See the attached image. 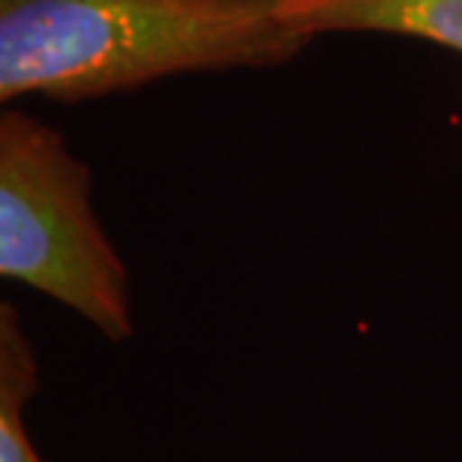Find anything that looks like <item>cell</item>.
<instances>
[{
    "mask_svg": "<svg viewBox=\"0 0 462 462\" xmlns=\"http://www.w3.org/2000/svg\"><path fill=\"white\" fill-rule=\"evenodd\" d=\"M316 40L276 0H0V99H97L183 72L267 69Z\"/></svg>",
    "mask_w": 462,
    "mask_h": 462,
    "instance_id": "1",
    "label": "cell"
},
{
    "mask_svg": "<svg viewBox=\"0 0 462 462\" xmlns=\"http://www.w3.org/2000/svg\"><path fill=\"white\" fill-rule=\"evenodd\" d=\"M0 276L63 303L112 343L135 330L129 273L94 214L90 169L24 112L0 117Z\"/></svg>",
    "mask_w": 462,
    "mask_h": 462,
    "instance_id": "2",
    "label": "cell"
},
{
    "mask_svg": "<svg viewBox=\"0 0 462 462\" xmlns=\"http://www.w3.org/2000/svg\"><path fill=\"white\" fill-rule=\"evenodd\" d=\"M285 22L321 33H396L462 51V0H276Z\"/></svg>",
    "mask_w": 462,
    "mask_h": 462,
    "instance_id": "3",
    "label": "cell"
},
{
    "mask_svg": "<svg viewBox=\"0 0 462 462\" xmlns=\"http://www.w3.org/2000/svg\"><path fill=\"white\" fill-rule=\"evenodd\" d=\"M40 391V364L18 310L0 303V462H42L24 427V409Z\"/></svg>",
    "mask_w": 462,
    "mask_h": 462,
    "instance_id": "4",
    "label": "cell"
}]
</instances>
